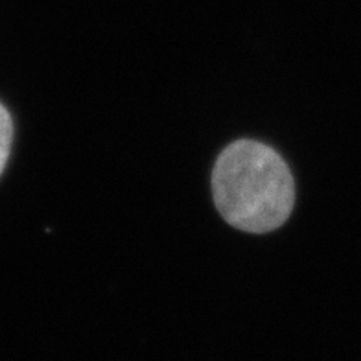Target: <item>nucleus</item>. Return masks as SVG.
<instances>
[{"instance_id":"2","label":"nucleus","mask_w":361,"mask_h":361,"mask_svg":"<svg viewBox=\"0 0 361 361\" xmlns=\"http://www.w3.org/2000/svg\"><path fill=\"white\" fill-rule=\"evenodd\" d=\"M11 142H13V120H11L8 109L0 104V176L8 164Z\"/></svg>"},{"instance_id":"1","label":"nucleus","mask_w":361,"mask_h":361,"mask_svg":"<svg viewBox=\"0 0 361 361\" xmlns=\"http://www.w3.org/2000/svg\"><path fill=\"white\" fill-rule=\"evenodd\" d=\"M219 214L245 233H269L290 218L295 180L284 159L262 142L238 140L227 146L212 171Z\"/></svg>"}]
</instances>
